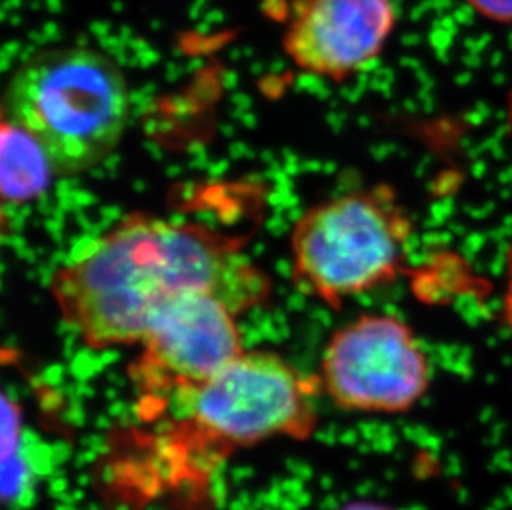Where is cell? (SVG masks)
Listing matches in <instances>:
<instances>
[{
	"label": "cell",
	"instance_id": "obj_1",
	"mask_svg": "<svg viewBox=\"0 0 512 510\" xmlns=\"http://www.w3.org/2000/svg\"><path fill=\"white\" fill-rule=\"evenodd\" d=\"M246 242L203 222L133 212L55 270L50 294L92 350L140 343L151 317L186 292H208L241 313L271 297Z\"/></svg>",
	"mask_w": 512,
	"mask_h": 510
},
{
	"label": "cell",
	"instance_id": "obj_2",
	"mask_svg": "<svg viewBox=\"0 0 512 510\" xmlns=\"http://www.w3.org/2000/svg\"><path fill=\"white\" fill-rule=\"evenodd\" d=\"M319 390V378L302 375L281 355L244 352L203 385L171 396L145 421L153 428L121 431L108 451V486L136 506L163 497L199 504L239 449L272 438L309 439L319 421Z\"/></svg>",
	"mask_w": 512,
	"mask_h": 510
},
{
	"label": "cell",
	"instance_id": "obj_3",
	"mask_svg": "<svg viewBox=\"0 0 512 510\" xmlns=\"http://www.w3.org/2000/svg\"><path fill=\"white\" fill-rule=\"evenodd\" d=\"M2 120L24 128L58 178L87 173L116 150L130 120V88L107 53L60 45L25 58L10 75Z\"/></svg>",
	"mask_w": 512,
	"mask_h": 510
},
{
	"label": "cell",
	"instance_id": "obj_4",
	"mask_svg": "<svg viewBox=\"0 0 512 510\" xmlns=\"http://www.w3.org/2000/svg\"><path fill=\"white\" fill-rule=\"evenodd\" d=\"M413 224L387 186L315 204L290 234L292 282L332 308L392 284L410 249Z\"/></svg>",
	"mask_w": 512,
	"mask_h": 510
},
{
	"label": "cell",
	"instance_id": "obj_5",
	"mask_svg": "<svg viewBox=\"0 0 512 510\" xmlns=\"http://www.w3.org/2000/svg\"><path fill=\"white\" fill-rule=\"evenodd\" d=\"M320 388L353 413L401 414L430 390V358L408 323L388 313H365L330 337Z\"/></svg>",
	"mask_w": 512,
	"mask_h": 510
},
{
	"label": "cell",
	"instance_id": "obj_6",
	"mask_svg": "<svg viewBox=\"0 0 512 510\" xmlns=\"http://www.w3.org/2000/svg\"><path fill=\"white\" fill-rule=\"evenodd\" d=\"M237 313L208 292H186L151 317L131 380L140 390V418H153L179 391L211 380L246 352Z\"/></svg>",
	"mask_w": 512,
	"mask_h": 510
},
{
	"label": "cell",
	"instance_id": "obj_7",
	"mask_svg": "<svg viewBox=\"0 0 512 510\" xmlns=\"http://www.w3.org/2000/svg\"><path fill=\"white\" fill-rule=\"evenodd\" d=\"M397 22L393 0H292L282 47L300 72L342 83L377 62Z\"/></svg>",
	"mask_w": 512,
	"mask_h": 510
},
{
	"label": "cell",
	"instance_id": "obj_8",
	"mask_svg": "<svg viewBox=\"0 0 512 510\" xmlns=\"http://www.w3.org/2000/svg\"><path fill=\"white\" fill-rule=\"evenodd\" d=\"M0 141V191L4 203L22 206L47 193L58 174L39 141L7 120H2Z\"/></svg>",
	"mask_w": 512,
	"mask_h": 510
},
{
	"label": "cell",
	"instance_id": "obj_9",
	"mask_svg": "<svg viewBox=\"0 0 512 510\" xmlns=\"http://www.w3.org/2000/svg\"><path fill=\"white\" fill-rule=\"evenodd\" d=\"M483 19L496 24H512V0H466Z\"/></svg>",
	"mask_w": 512,
	"mask_h": 510
},
{
	"label": "cell",
	"instance_id": "obj_10",
	"mask_svg": "<svg viewBox=\"0 0 512 510\" xmlns=\"http://www.w3.org/2000/svg\"><path fill=\"white\" fill-rule=\"evenodd\" d=\"M504 320L512 335V246L506 254V270H504V297H503Z\"/></svg>",
	"mask_w": 512,
	"mask_h": 510
},
{
	"label": "cell",
	"instance_id": "obj_11",
	"mask_svg": "<svg viewBox=\"0 0 512 510\" xmlns=\"http://www.w3.org/2000/svg\"><path fill=\"white\" fill-rule=\"evenodd\" d=\"M339 510H390L387 507L375 506V504H365V502H358V504H350V506L342 507Z\"/></svg>",
	"mask_w": 512,
	"mask_h": 510
},
{
	"label": "cell",
	"instance_id": "obj_12",
	"mask_svg": "<svg viewBox=\"0 0 512 510\" xmlns=\"http://www.w3.org/2000/svg\"><path fill=\"white\" fill-rule=\"evenodd\" d=\"M506 126L512 138V87L509 88L508 98H506Z\"/></svg>",
	"mask_w": 512,
	"mask_h": 510
}]
</instances>
